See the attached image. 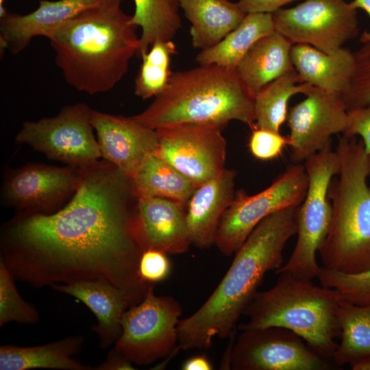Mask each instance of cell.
<instances>
[{
	"instance_id": "5bb4252c",
	"label": "cell",
	"mask_w": 370,
	"mask_h": 370,
	"mask_svg": "<svg viewBox=\"0 0 370 370\" xmlns=\"http://www.w3.org/2000/svg\"><path fill=\"white\" fill-rule=\"evenodd\" d=\"M288 112L291 160L300 164L323 149L334 134L343 133L347 110L341 96L312 86Z\"/></svg>"
},
{
	"instance_id": "8d00e7d4",
	"label": "cell",
	"mask_w": 370,
	"mask_h": 370,
	"mask_svg": "<svg viewBox=\"0 0 370 370\" xmlns=\"http://www.w3.org/2000/svg\"><path fill=\"white\" fill-rule=\"evenodd\" d=\"M296 0H238V3L246 13L273 14L282 7Z\"/></svg>"
},
{
	"instance_id": "5b68a950",
	"label": "cell",
	"mask_w": 370,
	"mask_h": 370,
	"mask_svg": "<svg viewBox=\"0 0 370 370\" xmlns=\"http://www.w3.org/2000/svg\"><path fill=\"white\" fill-rule=\"evenodd\" d=\"M335 151L340 170L329 186L332 218L318 252L323 267L356 273L370 268V156L355 137L340 138Z\"/></svg>"
},
{
	"instance_id": "ba28073f",
	"label": "cell",
	"mask_w": 370,
	"mask_h": 370,
	"mask_svg": "<svg viewBox=\"0 0 370 370\" xmlns=\"http://www.w3.org/2000/svg\"><path fill=\"white\" fill-rule=\"evenodd\" d=\"M308 186L304 165L293 163L269 186L257 194L249 195L238 190L221 219L214 245L225 256H232L264 218L284 208L299 206Z\"/></svg>"
},
{
	"instance_id": "484cf974",
	"label": "cell",
	"mask_w": 370,
	"mask_h": 370,
	"mask_svg": "<svg viewBox=\"0 0 370 370\" xmlns=\"http://www.w3.org/2000/svg\"><path fill=\"white\" fill-rule=\"evenodd\" d=\"M130 180L137 199L161 197L186 206L196 188L189 179L156 154L149 156Z\"/></svg>"
},
{
	"instance_id": "60d3db41",
	"label": "cell",
	"mask_w": 370,
	"mask_h": 370,
	"mask_svg": "<svg viewBox=\"0 0 370 370\" xmlns=\"http://www.w3.org/2000/svg\"><path fill=\"white\" fill-rule=\"evenodd\" d=\"M353 370H370V359L364 360L351 366Z\"/></svg>"
},
{
	"instance_id": "30bf717a",
	"label": "cell",
	"mask_w": 370,
	"mask_h": 370,
	"mask_svg": "<svg viewBox=\"0 0 370 370\" xmlns=\"http://www.w3.org/2000/svg\"><path fill=\"white\" fill-rule=\"evenodd\" d=\"M92 112L86 103H77L63 107L54 116L25 121L16 143L27 145L68 166L92 165L102 158L94 134Z\"/></svg>"
},
{
	"instance_id": "836d02e7",
	"label": "cell",
	"mask_w": 370,
	"mask_h": 370,
	"mask_svg": "<svg viewBox=\"0 0 370 370\" xmlns=\"http://www.w3.org/2000/svg\"><path fill=\"white\" fill-rule=\"evenodd\" d=\"M288 145V137L280 132L257 127L252 129L248 144L252 156L261 160L278 158Z\"/></svg>"
},
{
	"instance_id": "e575fe53",
	"label": "cell",
	"mask_w": 370,
	"mask_h": 370,
	"mask_svg": "<svg viewBox=\"0 0 370 370\" xmlns=\"http://www.w3.org/2000/svg\"><path fill=\"white\" fill-rule=\"evenodd\" d=\"M167 255L156 249L143 251L138 261V273L144 283L153 284L169 277L171 271V262Z\"/></svg>"
},
{
	"instance_id": "8fae6325",
	"label": "cell",
	"mask_w": 370,
	"mask_h": 370,
	"mask_svg": "<svg viewBox=\"0 0 370 370\" xmlns=\"http://www.w3.org/2000/svg\"><path fill=\"white\" fill-rule=\"evenodd\" d=\"M345 0H305L273 14L275 29L293 44L333 53L358 34V12Z\"/></svg>"
},
{
	"instance_id": "7a4b0ae2",
	"label": "cell",
	"mask_w": 370,
	"mask_h": 370,
	"mask_svg": "<svg viewBox=\"0 0 370 370\" xmlns=\"http://www.w3.org/2000/svg\"><path fill=\"white\" fill-rule=\"evenodd\" d=\"M298 206L269 215L253 230L213 293L193 314L180 319V350L208 349L214 338L233 333L265 274L283 265V250L297 234Z\"/></svg>"
},
{
	"instance_id": "6da1fadb",
	"label": "cell",
	"mask_w": 370,
	"mask_h": 370,
	"mask_svg": "<svg viewBox=\"0 0 370 370\" xmlns=\"http://www.w3.org/2000/svg\"><path fill=\"white\" fill-rule=\"evenodd\" d=\"M80 171L78 187L62 209L24 212L4 225L0 260L16 280L34 288L99 280L137 304L149 284L138 273L143 250L132 230L136 204L131 201L136 197L130 180L105 160Z\"/></svg>"
},
{
	"instance_id": "ac0fdd59",
	"label": "cell",
	"mask_w": 370,
	"mask_h": 370,
	"mask_svg": "<svg viewBox=\"0 0 370 370\" xmlns=\"http://www.w3.org/2000/svg\"><path fill=\"white\" fill-rule=\"evenodd\" d=\"M114 1L118 0H40L38 7L30 13L8 11L0 18L1 53L8 49L18 54L34 38H47L56 27L80 13Z\"/></svg>"
},
{
	"instance_id": "4316f807",
	"label": "cell",
	"mask_w": 370,
	"mask_h": 370,
	"mask_svg": "<svg viewBox=\"0 0 370 370\" xmlns=\"http://www.w3.org/2000/svg\"><path fill=\"white\" fill-rule=\"evenodd\" d=\"M341 341L332 359L338 365H352L370 359V305L341 300L336 310Z\"/></svg>"
},
{
	"instance_id": "277c9868",
	"label": "cell",
	"mask_w": 370,
	"mask_h": 370,
	"mask_svg": "<svg viewBox=\"0 0 370 370\" xmlns=\"http://www.w3.org/2000/svg\"><path fill=\"white\" fill-rule=\"evenodd\" d=\"M153 130L183 123L223 130L236 120L255 128L254 96L236 69L199 64L172 73L164 90L143 112L133 116Z\"/></svg>"
},
{
	"instance_id": "d6986e66",
	"label": "cell",
	"mask_w": 370,
	"mask_h": 370,
	"mask_svg": "<svg viewBox=\"0 0 370 370\" xmlns=\"http://www.w3.org/2000/svg\"><path fill=\"white\" fill-rule=\"evenodd\" d=\"M236 172L224 169L218 175L196 187L186 206L191 245L207 249L214 245L221 219L235 196Z\"/></svg>"
},
{
	"instance_id": "83f0119b",
	"label": "cell",
	"mask_w": 370,
	"mask_h": 370,
	"mask_svg": "<svg viewBox=\"0 0 370 370\" xmlns=\"http://www.w3.org/2000/svg\"><path fill=\"white\" fill-rule=\"evenodd\" d=\"M312 87L301 82L295 69L268 84L254 96L255 127L280 132L287 119L289 99L297 94H307Z\"/></svg>"
},
{
	"instance_id": "ffe728a7",
	"label": "cell",
	"mask_w": 370,
	"mask_h": 370,
	"mask_svg": "<svg viewBox=\"0 0 370 370\" xmlns=\"http://www.w3.org/2000/svg\"><path fill=\"white\" fill-rule=\"evenodd\" d=\"M50 287L77 299L92 312L97 324L93 325L92 330L97 334L102 349L115 344L121 334L122 317L134 305L124 291L110 283L99 280L57 284Z\"/></svg>"
},
{
	"instance_id": "603a6c76",
	"label": "cell",
	"mask_w": 370,
	"mask_h": 370,
	"mask_svg": "<svg viewBox=\"0 0 370 370\" xmlns=\"http://www.w3.org/2000/svg\"><path fill=\"white\" fill-rule=\"evenodd\" d=\"M180 10L191 24L194 48H211L234 30L246 13L230 0H179Z\"/></svg>"
},
{
	"instance_id": "4dcf8cb0",
	"label": "cell",
	"mask_w": 370,
	"mask_h": 370,
	"mask_svg": "<svg viewBox=\"0 0 370 370\" xmlns=\"http://www.w3.org/2000/svg\"><path fill=\"white\" fill-rule=\"evenodd\" d=\"M14 276L0 260V327L10 322L35 324L39 321L38 310L19 294Z\"/></svg>"
},
{
	"instance_id": "9c48e42d",
	"label": "cell",
	"mask_w": 370,
	"mask_h": 370,
	"mask_svg": "<svg viewBox=\"0 0 370 370\" xmlns=\"http://www.w3.org/2000/svg\"><path fill=\"white\" fill-rule=\"evenodd\" d=\"M181 314V306L175 298L156 295L149 284L143 299L125 312L121 334L114 347L136 365H149L174 355L180 350Z\"/></svg>"
},
{
	"instance_id": "1f68e13d",
	"label": "cell",
	"mask_w": 370,
	"mask_h": 370,
	"mask_svg": "<svg viewBox=\"0 0 370 370\" xmlns=\"http://www.w3.org/2000/svg\"><path fill=\"white\" fill-rule=\"evenodd\" d=\"M317 278L321 286L338 291L341 300L370 305V268L356 273H345L323 267Z\"/></svg>"
},
{
	"instance_id": "ab89813d",
	"label": "cell",
	"mask_w": 370,
	"mask_h": 370,
	"mask_svg": "<svg viewBox=\"0 0 370 370\" xmlns=\"http://www.w3.org/2000/svg\"><path fill=\"white\" fill-rule=\"evenodd\" d=\"M356 9H362L370 16V0H353L350 2ZM361 43L370 42V29L365 31L360 37Z\"/></svg>"
},
{
	"instance_id": "9a60e30c",
	"label": "cell",
	"mask_w": 370,
	"mask_h": 370,
	"mask_svg": "<svg viewBox=\"0 0 370 370\" xmlns=\"http://www.w3.org/2000/svg\"><path fill=\"white\" fill-rule=\"evenodd\" d=\"M80 178V168L27 164L6 175L3 201L25 212L46 213L75 193Z\"/></svg>"
},
{
	"instance_id": "d4e9b609",
	"label": "cell",
	"mask_w": 370,
	"mask_h": 370,
	"mask_svg": "<svg viewBox=\"0 0 370 370\" xmlns=\"http://www.w3.org/2000/svg\"><path fill=\"white\" fill-rule=\"evenodd\" d=\"M271 13H248L243 21L214 47L196 56L199 64H216L230 69L237 65L260 38L275 32Z\"/></svg>"
},
{
	"instance_id": "2e32d148",
	"label": "cell",
	"mask_w": 370,
	"mask_h": 370,
	"mask_svg": "<svg viewBox=\"0 0 370 370\" xmlns=\"http://www.w3.org/2000/svg\"><path fill=\"white\" fill-rule=\"evenodd\" d=\"M91 119L102 158L130 180L149 156L156 153V130L142 125L133 116L92 110Z\"/></svg>"
},
{
	"instance_id": "e0dca14e",
	"label": "cell",
	"mask_w": 370,
	"mask_h": 370,
	"mask_svg": "<svg viewBox=\"0 0 370 370\" xmlns=\"http://www.w3.org/2000/svg\"><path fill=\"white\" fill-rule=\"evenodd\" d=\"M186 206L161 197L137 199L132 219L134 238L143 251L186 253L190 244Z\"/></svg>"
},
{
	"instance_id": "d590c367",
	"label": "cell",
	"mask_w": 370,
	"mask_h": 370,
	"mask_svg": "<svg viewBox=\"0 0 370 370\" xmlns=\"http://www.w3.org/2000/svg\"><path fill=\"white\" fill-rule=\"evenodd\" d=\"M347 137H362L366 153L370 156V105L347 110V121L343 133Z\"/></svg>"
},
{
	"instance_id": "44dd1931",
	"label": "cell",
	"mask_w": 370,
	"mask_h": 370,
	"mask_svg": "<svg viewBox=\"0 0 370 370\" xmlns=\"http://www.w3.org/2000/svg\"><path fill=\"white\" fill-rule=\"evenodd\" d=\"M291 58L301 82L341 96L354 68V55L342 47L326 53L306 44H293Z\"/></svg>"
},
{
	"instance_id": "8992f818",
	"label": "cell",
	"mask_w": 370,
	"mask_h": 370,
	"mask_svg": "<svg viewBox=\"0 0 370 370\" xmlns=\"http://www.w3.org/2000/svg\"><path fill=\"white\" fill-rule=\"evenodd\" d=\"M279 275L274 286L256 293L243 313L248 320L239 330L286 328L321 356L332 359L338 347L335 338L341 336L336 317L339 293L288 272Z\"/></svg>"
},
{
	"instance_id": "f1b7e54d",
	"label": "cell",
	"mask_w": 370,
	"mask_h": 370,
	"mask_svg": "<svg viewBox=\"0 0 370 370\" xmlns=\"http://www.w3.org/2000/svg\"><path fill=\"white\" fill-rule=\"evenodd\" d=\"M131 22L140 27V58L157 40H173L182 27L179 0H134Z\"/></svg>"
},
{
	"instance_id": "4fadbf2b",
	"label": "cell",
	"mask_w": 370,
	"mask_h": 370,
	"mask_svg": "<svg viewBox=\"0 0 370 370\" xmlns=\"http://www.w3.org/2000/svg\"><path fill=\"white\" fill-rule=\"evenodd\" d=\"M156 130L158 140L156 154L196 187L225 169L227 143L220 128L206 124L183 123Z\"/></svg>"
},
{
	"instance_id": "f35d334b",
	"label": "cell",
	"mask_w": 370,
	"mask_h": 370,
	"mask_svg": "<svg viewBox=\"0 0 370 370\" xmlns=\"http://www.w3.org/2000/svg\"><path fill=\"white\" fill-rule=\"evenodd\" d=\"M182 370H212L213 365L204 354L196 355L185 360L182 365Z\"/></svg>"
},
{
	"instance_id": "74e56055",
	"label": "cell",
	"mask_w": 370,
	"mask_h": 370,
	"mask_svg": "<svg viewBox=\"0 0 370 370\" xmlns=\"http://www.w3.org/2000/svg\"><path fill=\"white\" fill-rule=\"evenodd\" d=\"M133 363L114 347L112 348L106 359L94 370H134Z\"/></svg>"
},
{
	"instance_id": "7c38bea8",
	"label": "cell",
	"mask_w": 370,
	"mask_h": 370,
	"mask_svg": "<svg viewBox=\"0 0 370 370\" xmlns=\"http://www.w3.org/2000/svg\"><path fill=\"white\" fill-rule=\"evenodd\" d=\"M233 370H328V359L299 335L280 327L241 330L227 354Z\"/></svg>"
},
{
	"instance_id": "cb8c5ba5",
	"label": "cell",
	"mask_w": 370,
	"mask_h": 370,
	"mask_svg": "<svg viewBox=\"0 0 370 370\" xmlns=\"http://www.w3.org/2000/svg\"><path fill=\"white\" fill-rule=\"evenodd\" d=\"M84 338L71 336L47 344L21 347L0 346V370L50 369L60 370H94L73 356L79 354Z\"/></svg>"
},
{
	"instance_id": "52a82bcc",
	"label": "cell",
	"mask_w": 370,
	"mask_h": 370,
	"mask_svg": "<svg viewBox=\"0 0 370 370\" xmlns=\"http://www.w3.org/2000/svg\"><path fill=\"white\" fill-rule=\"evenodd\" d=\"M308 177L306 197L297 212V239L290 258L276 274L288 272L295 278L312 280L317 278L321 267L316 254L329 230L332 204L328 188L332 178L340 170V163L331 143L304 161Z\"/></svg>"
},
{
	"instance_id": "b9f144b4",
	"label": "cell",
	"mask_w": 370,
	"mask_h": 370,
	"mask_svg": "<svg viewBox=\"0 0 370 370\" xmlns=\"http://www.w3.org/2000/svg\"><path fill=\"white\" fill-rule=\"evenodd\" d=\"M5 1L0 0V18L3 16L8 12L4 5Z\"/></svg>"
},
{
	"instance_id": "d6a6232c",
	"label": "cell",
	"mask_w": 370,
	"mask_h": 370,
	"mask_svg": "<svg viewBox=\"0 0 370 370\" xmlns=\"http://www.w3.org/2000/svg\"><path fill=\"white\" fill-rule=\"evenodd\" d=\"M362 44L354 52V71L349 85L341 95L347 110L370 105V42Z\"/></svg>"
},
{
	"instance_id": "7402d4cb",
	"label": "cell",
	"mask_w": 370,
	"mask_h": 370,
	"mask_svg": "<svg viewBox=\"0 0 370 370\" xmlns=\"http://www.w3.org/2000/svg\"><path fill=\"white\" fill-rule=\"evenodd\" d=\"M293 45L275 31L257 40L243 56L236 71L254 96L276 78L294 69L291 58Z\"/></svg>"
},
{
	"instance_id": "3957f363",
	"label": "cell",
	"mask_w": 370,
	"mask_h": 370,
	"mask_svg": "<svg viewBox=\"0 0 370 370\" xmlns=\"http://www.w3.org/2000/svg\"><path fill=\"white\" fill-rule=\"evenodd\" d=\"M114 1L86 10L47 36L66 83L88 95L106 92L126 74L140 36L131 16Z\"/></svg>"
},
{
	"instance_id": "f546056e",
	"label": "cell",
	"mask_w": 370,
	"mask_h": 370,
	"mask_svg": "<svg viewBox=\"0 0 370 370\" xmlns=\"http://www.w3.org/2000/svg\"><path fill=\"white\" fill-rule=\"evenodd\" d=\"M175 53L173 40H157L140 56L142 62L134 82L137 97L147 99L164 90L172 73L170 60Z\"/></svg>"
}]
</instances>
